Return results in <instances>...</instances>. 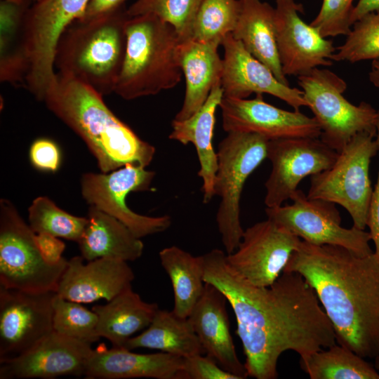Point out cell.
I'll return each instance as SVG.
<instances>
[{
  "label": "cell",
  "mask_w": 379,
  "mask_h": 379,
  "mask_svg": "<svg viewBox=\"0 0 379 379\" xmlns=\"http://www.w3.org/2000/svg\"><path fill=\"white\" fill-rule=\"evenodd\" d=\"M36 233L8 199L0 201V286L29 292H56L67 260L51 264L43 257Z\"/></svg>",
  "instance_id": "9c48e42d"
},
{
  "label": "cell",
  "mask_w": 379,
  "mask_h": 379,
  "mask_svg": "<svg viewBox=\"0 0 379 379\" xmlns=\"http://www.w3.org/2000/svg\"><path fill=\"white\" fill-rule=\"evenodd\" d=\"M102 98L89 86L56 72L44 101L84 141L102 173L128 164L145 168L154 158V147L114 115Z\"/></svg>",
  "instance_id": "3957f363"
},
{
  "label": "cell",
  "mask_w": 379,
  "mask_h": 379,
  "mask_svg": "<svg viewBox=\"0 0 379 379\" xmlns=\"http://www.w3.org/2000/svg\"><path fill=\"white\" fill-rule=\"evenodd\" d=\"M373 12L379 13V0H359L352 13V24L353 25L364 15Z\"/></svg>",
  "instance_id": "7bdbcfd3"
},
{
  "label": "cell",
  "mask_w": 379,
  "mask_h": 379,
  "mask_svg": "<svg viewBox=\"0 0 379 379\" xmlns=\"http://www.w3.org/2000/svg\"><path fill=\"white\" fill-rule=\"evenodd\" d=\"M126 51L114 93L125 100L154 95L174 88L182 77L178 49L182 39L153 14L127 18Z\"/></svg>",
  "instance_id": "5b68a950"
},
{
  "label": "cell",
  "mask_w": 379,
  "mask_h": 379,
  "mask_svg": "<svg viewBox=\"0 0 379 379\" xmlns=\"http://www.w3.org/2000/svg\"><path fill=\"white\" fill-rule=\"evenodd\" d=\"M203 0H136L127 9L128 16L153 14L171 25L182 40L190 39L193 22Z\"/></svg>",
  "instance_id": "d590c367"
},
{
  "label": "cell",
  "mask_w": 379,
  "mask_h": 379,
  "mask_svg": "<svg viewBox=\"0 0 379 379\" xmlns=\"http://www.w3.org/2000/svg\"><path fill=\"white\" fill-rule=\"evenodd\" d=\"M223 98L221 83L212 88L207 100L192 116L185 120L173 119L171 140L183 145L192 143L197 150L202 179L203 202L207 204L215 196L214 183L218 169V155L213 145L215 114Z\"/></svg>",
  "instance_id": "cb8c5ba5"
},
{
  "label": "cell",
  "mask_w": 379,
  "mask_h": 379,
  "mask_svg": "<svg viewBox=\"0 0 379 379\" xmlns=\"http://www.w3.org/2000/svg\"><path fill=\"white\" fill-rule=\"evenodd\" d=\"M202 256L204 282L225 295L234 313L248 376L275 379L284 352L302 357L337 343L315 291L299 273L283 272L271 286L260 287L234 271L222 251Z\"/></svg>",
  "instance_id": "6da1fadb"
},
{
  "label": "cell",
  "mask_w": 379,
  "mask_h": 379,
  "mask_svg": "<svg viewBox=\"0 0 379 379\" xmlns=\"http://www.w3.org/2000/svg\"><path fill=\"white\" fill-rule=\"evenodd\" d=\"M275 1L276 40L284 75L299 77L317 67L331 66L335 48L301 19L302 5L295 0Z\"/></svg>",
  "instance_id": "2e32d148"
},
{
  "label": "cell",
  "mask_w": 379,
  "mask_h": 379,
  "mask_svg": "<svg viewBox=\"0 0 379 379\" xmlns=\"http://www.w3.org/2000/svg\"><path fill=\"white\" fill-rule=\"evenodd\" d=\"M184 358L166 352L139 354L105 345L93 350L84 377L88 379H181Z\"/></svg>",
  "instance_id": "7402d4cb"
},
{
  "label": "cell",
  "mask_w": 379,
  "mask_h": 379,
  "mask_svg": "<svg viewBox=\"0 0 379 379\" xmlns=\"http://www.w3.org/2000/svg\"><path fill=\"white\" fill-rule=\"evenodd\" d=\"M91 344L53 331L25 353L0 360V379L84 376Z\"/></svg>",
  "instance_id": "ac0fdd59"
},
{
  "label": "cell",
  "mask_w": 379,
  "mask_h": 379,
  "mask_svg": "<svg viewBox=\"0 0 379 379\" xmlns=\"http://www.w3.org/2000/svg\"><path fill=\"white\" fill-rule=\"evenodd\" d=\"M241 11L233 37L272 72L282 84L288 81L282 71L276 40L275 8L260 0H240Z\"/></svg>",
  "instance_id": "484cf974"
},
{
  "label": "cell",
  "mask_w": 379,
  "mask_h": 379,
  "mask_svg": "<svg viewBox=\"0 0 379 379\" xmlns=\"http://www.w3.org/2000/svg\"><path fill=\"white\" fill-rule=\"evenodd\" d=\"M267 142L256 133L230 131L219 143L214 192L220 202L215 219L227 254L237 248L243 236L241 192L248 176L267 158Z\"/></svg>",
  "instance_id": "8992f818"
},
{
  "label": "cell",
  "mask_w": 379,
  "mask_h": 379,
  "mask_svg": "<svg viewBox=\"0 0 379 379\" xmlns=\"http://www.w3.org/2000/svg\"><path fill=\"white\" fill-rule=\"evenodd\" d=\"M53 308V327L56 333L89 344L100 338L97 333L98 316L93 310L57 293Z\"/></svg>",
  "instance_id": "836d02e7"
},
{
  "label": "cell",
  "mask_w": 379,
  "mask_h": 379,
  "mask_svg": "<svg viewBox=\"0 0 379 379\" xmlns=\"http://www.w3.org/2000/svg\"><path fill=\"white\" fill-rule=\"evenodd\" d=\"M32 164L41 171H56L60 164L61 154L57 144L48 138L34 140L29 148Z\"/></svg>",
  "instance_id": "f35d334b"
},
{
  "label": "cell",
  "mask_w": 379,
  "mask_h": 379,
  "mask_svg": "<svg viewBox=\"0 0 379 379\" xmlns=\"http://www.w3.org/2000/svg\"><path fill=\"white\" fill-rule=\"evenodd\" d=\"M218 42L182 40L178 59L185 78L186 89L182 105L175 117L185 120L196 113L207 100L212 88L221 83L222 59L218 54Z\"/></svg>",
  "instance_id": "603a6c76"
},
{
  "label": "cell",
  "mask_w": 379,
  "mask_h": 379,
  "mask_svg": "<svg viewBox=\"0 0 379 379\" xmlns=\"http://www.w3.org/2000/svg\"><path fill=\"white\" fill-rule=\"evenodd\" d=\"M368 78L374 86L379 88V59L373 60Z\"/></svg>",
  "instance_id": "ee69618b"
},
{
  "label": "cell",
  "mask_w": 379,
  "mask_h": 379,
  "mask_svg": "<svg viewBox=\"0 0 379 379\" xmlns=\"http://www.w3.org/2000/svg\"><path fill=\"white\" fill-rule=\"evenodd\" d=\"M154 171L128 164L109 173H86L81 178V192L85 201L124 224L138 238L166 230L171 225L168 215L150 217L131 210L126 203L132 192L147 190Z\"/></svg>",
  "instance_id": "8fae6325"
},
{
  "label": "cell",
  "mask_w": 379,
  "mask_h": 379,
  "mask_svg": "<svg viewBox=\"0 0 379 379\" xmlns=\"http://www.w3.org/2000/svg\"><path fill=\"white\" fill-rule=\"evenodd\" d=\"M291 199V204L267 207V218L311 244L339 246L360 256L373 253L368 232L341 226L335 204L310 198L298 189Z\"/></svg>",
  "instance_id": "30bf717a"
},
{
  "label": "cell",
  "mask_w": 379,
  "mask_h": 379,
  "mask_svg": "<svg viewBox=\"0 0 379 379\" xmlns=\"http://www.w3.org/2000/svg\"><path fill=\"white\" fill-rule=\"evenodd\" d=\"M374 359H375L374 367L375 368L377 371L379 373V355L377 356Z\"/></svg>",
  "instance_id": "f6af8a7d"
},
{
  "label": "cell",
  "mask_w": 379,
  "mask_h": 379,
  "mask_svg": "<svg viewBox=\"0 0 379 379\" xmlns=\"http://www.w3.org/2000/svg\"><path fill=\"white\" fill-rule=\"evenodd\" d=\"M36 244L44 258L51 264H58L66 259L62 257L65 244L59 238L46 233L36 234Z\"/></svg>",
  "instance_id": "60d3db41"
},
{
  "label": "cell",
  "mask_w": 379,
  "mask_h": 379,
  "mask_svg": "<svg viewBox=\"0 0 379 379\" xmlns=\"http://www.w3.org/2000/svg\"><path fill=\"white\" fill-rule=\"evenodd\" d=\"M227 301L218 288L205 282L202 295L188 319L206 355L225 371L244 379L248 374L237 357L230 333Z\"/></svg>",
  "instance_id": "44dd1931"
},
{
  "label": "cell",
  "mask_w": 379,
  "mask_h": 379,
  "mask_svg": "<svg viewBox=\"0 0 379 379\" xmlns=\"http://www.w3.org/2000/svg\"><path fill=\"white\" fill-rule=\"evenodd\" d=\"M55 293L0 286V360L25 353L53 331Z\"/></svg>",
  "instance_id": "9a60e30c"
},
{
  "label": "cell",
  "mask_w": 379,
  "mask_h": 379,
  "mask_svg": "<svg viewBox=\"0 0 379 379\" xmlns=\"http://www.w3.org/2000/svg\"><path fill=\"white\" fill-rule=\"evenodd\" d=\"M284 272L312 287L335 331L336 343L360 357L379 355V263L339 246L301 241Z\"/></svg>",
  "instance_id": "7a4b0ae2"
},
{
  "label": "cell",
  "mask_w": 379,
  "mask_h": 379,
  "mask_svg": "<svg viewBox=\"0 0 379 379\" xmlns=\"http://www.w3.org/2000/svg\"><path fill=\"white\" fill-rule=\"evenodd\" d=\"M34 1H35V2H36V1H41V0H34Z\"/></svg>",
  "instance_id": "7dc6e473"
},
{
  "label": "cell",
  "mask_w": 379,
  "mask_h": 379,
  "mask_svg": "<svg viewBox=\"0 0 379 379\" xmlns=\"http://www.w3.org/2000/svg\"><path fill=\"white\" fill-rule=\"evenodd\" d=\"M376 139L378 143L379 155V109L378 110ZM367 227L369 228L368 232L375 246L373 254L379 263V170L377 182L373 190L370 203Z\"/></svg>",
  "instance_id": "ab89813d"
},
{
  "label": "cell",
  "mask_w": 379,
  "mask_h": 379,
  "mask_svg": "<svg viewBox=\"0 0 379 379\" xmlns=\"http://www.w3.org/2000/svg\"><path fill=\"white\" fill-rule=\"evenodd\" d=\"M84 260L81 255L67 260L56 290L58 295L81 304L107 302L132 287L135 274L127 262L109 258Z\"/></svg>",
  "instance_id": "ffe728a7"
},
{
  "label": "cell",
  "mask_w": 379,
  "mask_h": 379,
  "mask_svg": "<svg viewBox=\"0 0 379 379\" xmlns=\"http://www.w3.org/2000/svg\"><path fill=\"white\" fill-rule=\"evenodd\" d=\"M1 1H8V2H13V3H22V2L25 1V0H1Z\"/></svg>",
  "instance_id": "bcb514c9"
},
{
  "label": "cell",
  "mask_w": 379,
  "mask_h": 379,
  "mask_svg": "<svg viewBox=\"0 0 379 379\" xmlns=\"http://www.w3.org/2000/svg\"><path fill=\"white\" fill-rule=\"evenodd\" d=\"M219 107L222 125L227 133L249 132L268 140L310 137L320 138L321 130L317 119L300 110L287 111L266 102L262 94L253 99L224 97Z\"/></svg>",
  "instance_id": "e0dca14e"
},
{
  "label": "cell",
  "mask_w": 379,
  "mask_h": 379,
  "mask_svg": "<svg viewBox=\"0 0 379 379\" xmlns=\"http://www.w3.org/2000/svg\"><path fill=\"white\" fill-rule=\"evenodd\" d=\"M128 15L123 7L89 20L77 19L61 34L55 55L58 74L102 96L114 93L124 62Z\"/></svg>",
  "instance_id": "277c9868"
},
{
  "label": "cell",
  "mask_w": 379,
  "mask_h": 379,
  "mask_svg": "<svg viewBox=\"0 0 379 379\" xmlns=\"http://www.w3.org/2000/svg\"><path fill=\"white\" fill-rule=\"evenodd\" d=\"M92 310L98 316V336L108 340L113 347L124 348L135 333L149 326L159 307L155 302L142 300L130 287Z\"/></svg>",
  "instance_id": "4316f807"
},
{
  "label": "cell",
  "mask_w": 379,
  "mask_h": 379,
  "mask_svg": "<svg viewBox=\"0 0 379 379\" xmlns=\"http://www.w3.org/2000/svg\"><path fill=\"white\" fill-rule=\"evenodd\" d=\"M159 256L173 287L172 311L180 317L188 318L204 288L203 256H194L175 246L163 248Z\"/></svg>",
  "instance_id": "f1b7e54d"
},
{
  "label": "cell",
  "mask_w": 379,
  "mask_h": 379,
  "mask_svg": "<svg viewBox=\"0 0 379 379\" xmlns=\"http://www.w3.org/2000/svg\"><path fill=\"white\" fill-rule=\"evenodd\" d=\"M87 219L77 242L84 260L109 258L128 262L141 257L143 243L119 220L94 206H90Z\"/></svg>",
  "instance_id": "d4e9b609"
},
{
  "label": "cell",
  "mask_w": 379,
  "mask_h": 379,
  "mask_svg": "<svg viewBox=\"0 0 379 379\" xmlns=\"http://www.w3.org/2000/svg\"><path fill=\"white\" fill-rule=\"evenodd\" d=\"M181 379H239L222 368L208 356L197 354L184 358Z\"/></svg>",
  "instance_id": "74e56055"
},
{
  "label": "cell",
  "mask_w": 379,
  "mask_h": 379,
  "mask_svg": "<svg viewBox=\"0 0 379 379\" xmlns=\"http://www.w3.org/2000/svg\"><path fill=\"white\" fill-rule=\"evenodd\" d=\"M378 153L375 134L355 135L329 168L311 176L307 197L343 206L350 215L353 226L365 230L373 190L369 166Z\"/></svg>",
  "instance_id": "52a82bcc"
},
{
  "label": "cell",
  "mask_w": 379,
  "mask_h": 379,
  "mask_svg": "<svg viewBox=\"0 0 379 379\" xmlns=\"http://www.w3.org/2000/svg\"><path fill=\"white\" fill-rule=\"evenodd\" d=\"M300 365L311 379H379L374 366L338 343L300 357Z\"/></svg>",
  "instance_id": "4dcf8cb0"
},
{
  "label": "cell",
  "mask_w": 379,
  "mask_h": 379,
  "mask_svg": "<svg viewBox=\"0 0 379 379\" xmlns=\"http://www.w3.org/2000/svg\"><path fill=\"white\" fill-rule=\"evenodd\" d=\"M220 45L225 53L221 77L224 97L244 99L252 93H266L284 101L294 110L307 107L302 90L281 83L231 33L222 39Z\"/></svg>",
  "instance_id": "d6986e66"
},
{
  "label": "cell",
  "mask_w": 379,
  "mask_h": 379,
  "mask_svg": "<svg viewBox=\"0 0 379 379\" xmlns=\"http://www.w3.org/2000/svg\"><path fill=\"white\" fill-rule=\"evenodd\" d=\"M302 239L270 219L244 230L237 248L226 255L229 266L250 284L271 286L282 274Z\"/></svg>",
  "instance_id": "5bb4252c"
},
{
  "label": "cell",
  "mask_w": 379,
  "mask_h": 379,
  "mask_svg": "<svg viewBox=\"0 0 379 379\" xmlns=\"http://www.w3.org/2000/svg\"><path fill=\"white\" fill-rule=\"evenodd\" d=\"M126 0H89L80 20L92 19L123 7Z\"/></svg>",
  "instance_id": "b9f144b4"
},
{
  "label": "cell",
  "mask_w": 379,
  "mask_h": 379,
  "mask_svg": "<svg viewBox=\"0 0 379 379\" xmlns=\"http://www.w3.org/2000/svg\"><path fill=\"white\" fill-rule=\"evenodd\" d=\"M338 154L320 138L268 140L267 158L272 164V171L265 183L266 206H279L291 199L302 180L329 168Z\"/></svg>",
  "instance_id": "7c38bea8"
},
{
  "label": "cell",
  "mask_w": 379,
  "mask_h": 379,
  "mask_svg": "<svg viewBox=\"0 0 379 379\" xmlns=\"http://www.w3.org/2000/svg\"><path fill=\"white\" fill-rule=\"evenodd\" d=\"M28 221L36 234L46 233L78 242L88 222L87 217L72 215L47 197L36 198L28 208Z\"/></svg>",
  "instance_id": "1f68e13d"
},
{
  "label": "cell",
  "mask_w": 379,
  "mask_h": 379,
  "mask_svg": "<svg viewBox=\"0 0 379 379\" xmlns=\"http://www.w3.org/2000/svg\"><path fill=\"white\" fill-rule=\"evenodd\" d=\"M240 11V0H203L190 39L221 44L222 39L234 29Z\"/></svg>",
  "instance_id": "d6a6232c"
},
{
  "label": "cell",
  "mask_w": 379,
  "mask_h": 379,
  "mask_svg": "<svg viewBox=\"0 0 379 379\" xmlns=\"http://www.w3.org/2000/svg\"><path fill=\"white\" fill-rule=\"evenodd\" d=\"M354 0H322L321 8L311 22L324 37L347 36L351 30Z\"/></svg>",
  "instance_id": "8d00e7d4"
},
{
  "label": "cell",
  "mask_w": 379,
  "mask_h": 379,
  "mask_svg": "<svg viewBox=\"0 0 379 379\" xmlns=\"http://www.w3.org/2000/svg\"><path fill=\"white\" fill-rule=\"evenodd\" d=\"M307 107L320 125L321 140L339 152L357 134L377 135L378 110L361 102L355 105L343 93L344 79L325 68L317 67L298 77Z\"/></svg>",
  "instance_id": "ba28073f"
},
{
  "label": "cell",
  "mask_w": 379,
  "mask_h": 379,
  "mask_svg": "<svg viewBox=\"0 0 379 379\" xmlns=\"http://www.w3.org/2000/svg\"><path fill=\"white\" fill-rule=\"evenodd\" d=\"M29 1H1L0 78L2 82L25 85L27 72L24 48V20Z\"/></svg>",
  "instance_id": "f546056e"
},
{
  "label": "cell",
  "mask_w": 379,
  "mask_h": 379,
  "mask_svg": "<svg viewBox=\"0 0 379 379\" xmlns=\"http://www.w3.org/2000/svg\"><path fill=\"white\" fill-rule=\"evenodd\" d=\"M352 27L345 42L335 48L331 60L354 63L379 59V13H367Z\"/></svg>",
  "instance_id": "e575fe53"
},
{
  "label": "cell",
  "mask_w": 379,
  "mask_h": 379,
  "mask_svg": "<svg viewBox=\"0 0 379 379\" xmlns=\"http://www.w3.org/2000/svg\"><path fill=\"white\" fill-rule=\"evenodd\" d=\"M89 0H41L29 8L24 20L27 77L46 84L55 76V55L65 29L84 13Z\"/></svg>",
  "instance_id": "4fadbf2b"
},
{
  "label": "cell",
  "mask_w": 379,
  "mask_h": 379,
  "mask_svg": "<svg viewBox=\"0 0 379 379\" xmlns=\"http://www.w3.org/2000/svg\"><path fill=\"white\" fill-rule=\"evenodd\" d=\"M124 348L157 350L182 358L205 353L188 318L159 308L149 326L131 338Z\"/></svg>",
  "instance_id": "83f0119b"
}]
</instances>
